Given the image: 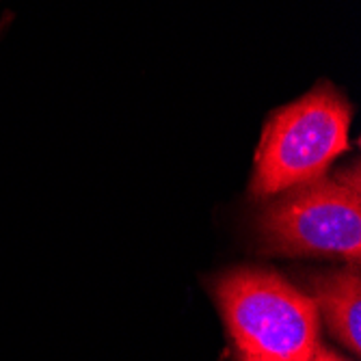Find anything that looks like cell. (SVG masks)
Wrapping results in <instances>:
<instances>
[{"mask_svg":"<svg viewBox=\"0 0 361 361\" xmlns=\"http://www.w3.org/2000/svg\"><path fill=\"white\" fill-rule=\"evenodd\" d=\"M225 326L245 357L312 361L320 344V316L312 297L281 275L240 269L214 283Z\"/></svg>","mask_w":361,"mask_h":361,"instance_id":"cell-1","label":"cell"},{"mask_svg":"<svg viewBox=\"0 0 361 361\" xmlns=\"http://www.w3.org/2000/svg\"><path fill=\"white\" fill-rule=\"evenodd\" d=\"M350 104L329 82L275 111L259 137L251 192L267 200L322 178L350 145Z\"/></svg>","mask_w":361,"mask_h":361,"instance_id":"cell-2","label":"cell"},{"mask_svg":"<svg viewBox=\"0 0 361 361\" xmlns=\"http://www.w3.org/2000/svg\"><path fill=\"white\" fill-rule=\"evenodd\" d=\"M257 234L269 253L334 255L359 264L361 171L359 165L292 186L257 216Z\"/></svg>","mask_w":361,"mask_h":361,"instance_id":"cell-3","label":"cell"},{"mask_svg":"<svg viewBox=\"0 0 361 361\" xmlns=\"http://www.w3.org/2000/svg\"><path fill=\"white\" fill-rule=\"evenodd\" d=\"M312 301L331 334L355 355L361 350V275L353 264L312 281Z\"/></svg>","mask_w":361,"mask_h":361,"instance_id":"cell-4","label":"cell"},{"mask_svg":"<svg viewBox=\"0 0 361 361\" xmlns=\"http://www.w3.org/2000/svg\"><path fill=\"white\" fill-rule=\"evenodd\" d=\"M312 361H348V359H344V357H340L338 353L326 350L324 346H320V348L316 350V355L312 357Z\"/></svg>","mask_w":361,"mask_h":361,"instance_id":"cell-5","label":"cell"},{"mask_svg":"<svg viewBox=\"0 0 361 361\" xmlns=\"http://www.w3.org/2000/svg\"><path fill=\"white\" fill-rule=\"evenodd\" d=\"M238 361H267V359H255V357H245V355H240Z\"/></svg>","mask_w":361,"mask_h":361,"instance_id":"cell-6","label":"cell"}]
</instances>
